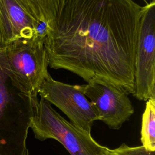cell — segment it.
<instances>
[{"mask_svg":"<svg viewBox=\"0 0 155 155\" xmlns=\"http://www.w3.org/2000/svg\"><path fill=\"white\" fill-rule=\"evenodd\" d=\"M141 12L133 0H67L44 40L49 67L133 94Z\"/></svg>","mask_w":155,"mask_h":155,"instance_id":"cell-1","label":"cell"},{"mask_svg":"<svg viewBox=\"0 0 155 155\" xmlns=\"http://www.w3.org/2000/svg\"><path fill=\"white\" fill-rule=\"evenodd\" d=\"M30 128L35 137L43 141L53 139L70 155H102L109 148L98 143L89 134L66 120L45 100L31 97Z\"/></svg>","mask_w":155,"mask_h":155,"instance_id":"cell-2","label":"cell"},{"mask_svg":"<svg viewBox=\"0 0 155 155\" xmlns=\"http://www.w3.org/2000/svg\"><path fill=\"white\" fill-rule=\"evenodd\" d=\"M44 40L38 37L20 39L5 45V72L12 85L27 96L38 95L39 87L49 73Z\"/></svg>","mask_w":155,"mask_h":155,"instance_id":"cell-3","label":"cell"},{"mask_svg":"<svg viewBox=\"0 0 155 155\" xmlns=\"http://www.w3.org/2000/svg\"><path fill=\"white\" fill-rule=\"evenodd\" d=\"M32 96L13 85L0 89V155H30L27 138L32 116Z\"/></svg>","mask_w":155,"mask_h":155,"instance_id":"cell-4","label":"cell"},{"mask_svg":"<svg viewBox=\"0 0 155 155\" xmlns=\"http://www.w3.org/2000/svg\"><path fill=\"white\" fill-rule=\"evenodd\" d=\"M133 95L140 101L155 99V0L142 7Z\"/></svg>","mask_w":155,"mask_h":155,"instance_id":"cell-5","label":"cell"},{"mask_svg":"<svg viewBox=\"0 0 155 155\" xmlns=\"http://www.w3.org/2000/svg\"><path fill=\"white\" fill-rule=\"evenodd\" d=\"M41 98L61 110L71 123L91 134L93 122L98 120L93 105L78 85H70L54 80L48 73L38 89Z\"/></svg>","mask_w":155,"mask_h":155,"instance_id":"cell-6","label":"cell"},{"mask_svg":"<svg viewBox=\"0 0 155 155\" xmlns=\"http://www.w3.org/2000/svg\"><path fill=\"white\" fill-rule=\"evenodd\" d=\"M78 87L93 105L98 120L111 129L121 128L134 113L129 94L118 85L104 79H94Z\"/></svg>","mask_w":155,"mask_h":155,"instance_id":"cell-7","label":"cell"},{"mask_svg":"<svg viewBox=\"0 0 155 155\" xmlns=\"http://www.w3.org/2000/svg\"><path fill=\"white\" fill-rule=\"evenodd\" d=\"M38 22L21 0H0V23L7 43L35 37Z\"/></svg>","mask_w":155,"mask_h":155,"instance_id":"cell-8","label":"cell"},{"mask_svg":"<svg viewBox=\"0 0 155 155\" xmlns=\"http://www.w3.org/2000/svg\"><path fill=\"white\" fill-rule=\"evenodd\" d=\"M29 13L38 22L53 25L67 0H21Z\"/></svg>","mask_w":155,"mask_h":155,"instance_id":"cell-9","label":"cell"},{"mask_svg":"<svg viewBox=\"0 0 155 155\" xmlns=\"http://www.w3.org/2000/svg\"><path fill=\"white\" fill-rule=\"evenodd\" d=\"M140 134L142 146L148 150L155 151V99L146 101Z\"/></svg>","mask_w":155,"mask_h":155,"instance_id":"cell-10","label":"cell"},{"mask_svg":"<svg viewBox=\"0 0 155 155\" xmlns=\"http://www.w3.org/2000/svg\"><path fill=\"white\" fill-rule=\"evenodd\" d=\"M110 152L111 155H155V151L148 150L142 145L130 147L124 143L115 149H111Z\"/></svg>","mask_w":155,"mask_h":155,"instance_id":"cell-11","label":"cell"},{"mask_svg":"<svg viewBox=\"0 0 155 155\" xmlns=\"http://www.w3.org/2000/svg\"><path fill=\"white\" fill-rule=\"evenodd\" d=\"M110 150L111 149H108L104 154H103L102 155H111V152H110Z\"/></svg>","mask_w":155,"mask_h":155,"instance_id":"cell-12","label":"cell"}]
</instances>
